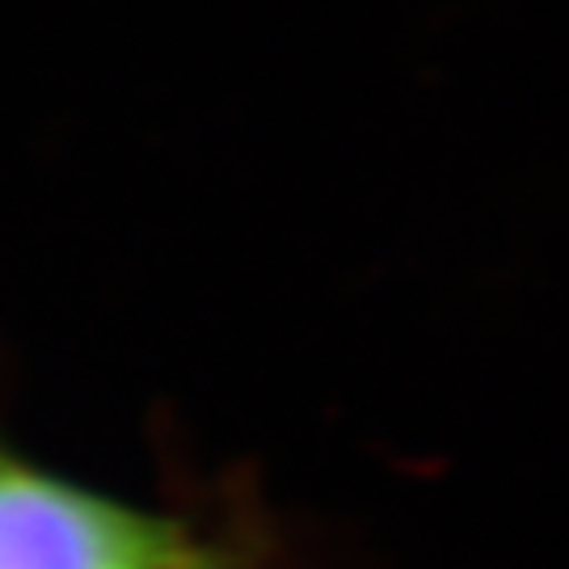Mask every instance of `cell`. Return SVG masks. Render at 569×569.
I'll use <instances>...</instances> for the list:
<instances>
[{"label": "cell", "mask_w": 569, "mask_h": 569, "mask_svg": "<svg viewBox=\"0 0 569 569\" xmlns=\"http://www.w3.org/2000/svg\"><path fill=\"white\" fill-rule=\"evenodd\" d=\"M178 569H244L241 561H232V557H220V552H207V549H190Z\"/></svg>", "instance_id": "obj_2"}, {"label": "cell", "mask_w": 569, "mask_h": 569, "mask_svg": "<svg viewBox=\"0 0 569 569\" xmlns=\"http://www.w3.org/2000/svg\"><path fill=\"white\" fill-rule=\"evenodd\" d=\"M190 549L169 519L0 456V569H178Z\"/></svg>", "instance_id": "obj_1"}]
</instances>
